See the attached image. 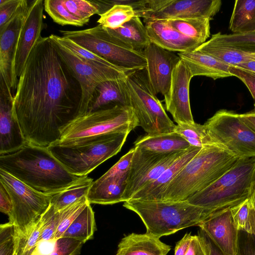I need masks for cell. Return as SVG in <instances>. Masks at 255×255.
<instances>
[{
  "mask_svg": "<svg viewBox=\"0 0 255 255\" xmlns=\"http://www.w3.org/2000/svg\"><path fill=\"white\" fill-rule=\"evenodd\" d=\"M81 88L49 36L34 45L19 77L13 108L26 142L48 147L79 116Z\"/></svg>",
  "mask_w": 255,
  "mask_h": 255,
  "instance_id": "cell-1",
  "label": "cell"
},
{
  "mask_svg": "<svg viewBox=\"0 0 255 255\" xmlns=\"http://www.w3.org/2000/svg\"><path fill=\"white\" fill-rule=\"evenodd\" d=\"M0 169L47 194L63 191L84 177L70 173L47 147L27 142L15 151L0 155Z\"/></svg>",
  "mask_w": 255,
  "mask_h": 255,
  "instance_id": "cell-2",
  "label": "cell"
},
{
  "mask_svg": "<svg viewBox=\"0 0 255 255\" xmlns=\"http://www.w3.org/2000/svg\"><path fill=\"white\" fill-rule=\"evenodd\" d=\"M239 159L214 144L202 147L167 185L159 201L186 200L224 174Z\"/></svg>",
  "mask_w": 255,
  "mask_h": 255,
  "instance_id": "cell-3",
  "label": "cell"
},
{
  "mask_svg": "<svg viewBox=\"0 0 255 255\" xmlns=\"http://www.w3.org/2000/svg\"><path fill=\"white\" fill-rule=\"evenodd\" d=\"M123 206L141 219L146 233L160 238L180 230L199 225L214 212L187 201H156L131 199Z\"/></svg>",
  "mask_w": 255,
  "mask_h": 255,
  "instance_id": "cell-4",
  "label": "cell"
},
{
  "mask_svg": "<svg viewBox=\"0 0 255 255\" xmlns=\"http://www.w3.org/2000/svg\"><path fill=\"white\" fill-rule=\"evenodd\" d=\"M255 183V157L239 159L220 178L186 201L213 212L249 198Z\"/></svg>",
  "mask_w": 255,
  "mask_h": 255,
  "instance_id": "cell-5",
  "label": "cell"
},
{
  "mask_svg": "<svg viewBox=\"0 0 255 255\" xmlns=\"http://www.w3.org/2000/svg\"><path fill=\"white\" fill-rule=\"evenodd\" d=\"M138 126L131 107L116 105L78 117L63 129L60 139L54 143L74 145L107 134L129 133Z\"/></svg>",
  "mask_w": 255,
  "mask_h": 255,
  "instance_id": "cell-6",
  "label": "cell"
},
{
  "mask_svg": "<svg viewBox=\"0 0 255 255\" xmlns=\"http://www.w3.org/2000/svg\"><path fill=\"white\" fill-rule=\"evenodd\" d=\"M128 133H112L74 145L53 143L47 147L71 174L87 176L101 164L122 149Z\"/></svg>",
  "mask_w": 255,
  "mask_h": 255,
  "instance_id": "cell-7",
  "label": "cell"
},
{
  "mask_svg": "<svg viewBox=\"0 0 255 255\" xmlns=\"http://www.w3.org/2000/svg\"><path fill=\"white\" fill-rule=\"evenodd\" d=\"M139 126L149 135L174 132L176 125L167 115L148 80L145 69L129 73L124 79Z\"/></svg>",
  "mask_w": 255,
  "mask_h": 255,
  "instance_id": "cell-8",
  "label": "cell"
},
{
  "mask_svg": "<svg viewBox=\"0 0 255 255\" xmlns=\"http://www.w3.org/2000/svg\"><path fill=\"white\" fill-rule=\"evenodd\" d=\"M62 36L95 53L117 66L129 70L145 69L146 59L144 51L134 49L98 25L80 30H64Z\"/></svg>",
  "mask_w": 255,
  "mask_h": 255,
  "instance_id": "cell-9",
  "label": "cell"
},
{
  "mask_svg": "<svg viewBox=\"0 0 255 255\" xmlns=\"http://www.w3.org/2000/svg\"><path fill=\"white\" fill-rule=\"evenodd\" d=\"M204 126L213 144L239 159L255 157V133L239 114L220 110Z\"/></svg>",
  "mask_w": 255,
  "mask_h": 255,
  "instance_id": "cell-10",
  "label": "cell"
},
{
  "mask_svg": "<svg viewBox=\"0 0 255 255\" xmlns=\"http://www.w3.org/2000/svg\"><path fill=\"white\" fill-rule=\"evenodd\" d=\"M0 183L12 204L9 222L15 226L17 236L26 234L49 208L53 194L38 191L0 169Z\"/></svg>",
  "mask_w": 255,
  "mask_h": 255,
  "instance_id": "cell-11",
  "label": "cell"
},
{
  "mask_svg": "<svg viewBox=\"0 0 255 255\" xmlns=\"http://www.w3.org/2000/svg\"><path fill=\"white\" fill-rule=\"evenodd\" d=\"M220 0H139L135 16L143 21L175 18H207L211 20L219 11Z\"/></svg>",
  "mask_w": 255,
  "mask_h": 255,
  "instance_id": "cell-12",
  "label": "cell"
},
{
  "mask_svg": "<svg viewBox=\"0 0 255 255\" xmlns=\"http://www.w3.org/2000/svg\"><path fill=\"white\" fill-rule=\"evenodd\" d=\"M134 147L124 202L130 200L141 188L156 180L186 150L161 153Z\"/></svg>",
  "mask_w": 255,
  "mask_h": 255,
  "instance_id": "cell-13",
  "label": "cell"
},
{
  "mask_svg": "<svg viewBox=\"0 0 255 255\" xmlns=\"http://www.w3.org/2000/svg\"><path fill=\"white\" fill-rule=\"evenodd\" d=\"M50 38L61 59L79 84L81 92L79 116L85 115L88 113L99 84L106 81L122 79L87 63L61 43Z\"/></svg>",
  "mask_w": 255,
  "mask_h": 255,
  "instance_id": "cell-14",
  "label": "cell"
},
{
  "mask_svg": "<svg viewBox=\"0 0 255 255\" xmlns=\"http://www.w3.org/2000/svg\"><path fill=\"white\" fill-rule=\"evenodd\" d=\"M29 4L27 0H23L14 15L0 27V84L11 92L16 90L18 82L15 56L18 36Z\"/></svg>",
  "mask_w": 255,
  "mask_h": 255,
  "instance_id": "cell-15",
  "label": "cell"
},
{
  "mask_svg": "<svg viewBox=\"0 0 255 255\" xmlns=\"http://www.w3.org/2000/svg\"><path fill=\"white\" fill-rule=\"evenodd\" d=\"M192 77L186 64L180 60L172 72L170 88L164 95L165 109L177 124L195 122L189 96L190 83Z\"/></svg>",
  "mask_w": 255,
  "mask_h": 255,
  "instance_id": "cell-16",
  "label": "cell"
},
{
  "mask_svg": "<svg viewBox=\"0 0 255 255\" xmlns=\"http://www.w3.org/2000/svg\"><path fill=\"white\" fill-rule=\"evenodd\" d=\"M145 68L155 95L166 94L170 86L173 70L180 61L178 55L150 42L144 50Z\"/></svg>",
  "mask_w": 255,
  "mask_h": 255,
  "instance_id": "cell-17",
  "label": "cell"
},
{
  "mask_svg": "<svg viewBox=\"0 0 255 255\" xmlns=\"http://www.w3.org/2000/svg\"><path fill=\"white\" fill-rule=\"evenodd\" d=\"M44 0H35L29 4L18 36L15 56L14 67L17 78L22 73L32 47L41 36L44 28Z\"/></svg>",
  "mask_w": 255,
  "mask_h": 255,
  "instance_id": "cell-18",
  "label": "cell"
},
{
  "mask_svg": "<svg viewBox=\"0 0 255 255\" xmlns=\"http://www.w3.org/2000/svg\"><path fill=\"white\" fill-rule=\"evenodd\" d=\"M0 155L15 151L26 142L13 108V95L0 85Z\"/></svg>",
  "mask_w": 255,
  "mask_h": 255,
  "instance_id": "cell-19",
  "label": "cell"
},
{
  "mask_svg": "<svg viewBox=\"0 0 255 255\" xmlns=\"http://www.w3.org/2000/svg\"><path fill=\"white\" fill-rule=\"evenodd\" d=\"M204 230L227 255H236L238 229L231 208L215 212L198 226Z\"/></svg>",
  "mask_w": 255,
  "mask_h": 255,
  "instance_id": "cell-20",
  "label": "cell"
},
{
  "mask_svg": "<svg viewBox=\"0 0 255 255\" xmlns=\"http://www.w3.org/2000/svg\"><path fill=\"white\" fill-rule=\"evenodd\" d=\"M151 42L170 51L185 52L194 50L202 43L170 26L165 20L144 21Z\"/></svg>",
  "mask_w": 255,
  "mask_h": 255,
  "instance_id": "cell-21",
  "label": "cell"
},
{
  "mask_svg": "<svg viewBox=\"0 0 255 255\" xmlns=\"http://www.w3.org/2000/svg\"><path fill=\"white\" fill-rule=\"evenodd\" d=\"M201 149L191 146L170 165L159 177L141 188L130 199L160 200L167 185L178 174L183 166L196 155Z\"/></svg>",
  "mask_w": 255,
  "mask_h": 255,
  "instance_id": "cell-22",
  "label": "cell"
},
{
  "mask_svg": "<svg viewBox=\"0 0 255 255\" xmlns=\"http://www.w3.org/2000/svg\"><path fill=\"white\" fill-rule=\"evenodd\" d=\"M177 55L184 62L193 77L204 76L214 80L233 76L230 65L210 56L193 50Z\"/></svg>",
  "mask_w": 255,
  "mask_h": 255,
  "instance_id": "cell-23",
  "label": "cell"
},
{
  "mask_svg": "<svg viewBox=\"0 0 255 255\" xmlns=\"http://www.w3.org/2000/svg\"><path fill=\"white\" fill-rule=\"evenodd\" d=\"M171 247L150 234L131 233L118 245L116 255H166Z\"/></svg>",
  "mask_w": 255,
  "mask_h": 255,
  "instance_id": "cell-24",
  "label": "cell"
},
{
  "mask_svg": "<svg viewBox=\"0 0 255 255\" xmlns=\"http://www.w3.org/2000/svg\"><path fill=\"white\" fill-rule=\"evenodd\" d=\"M128 175L93 181L86 196L91 204L112 205L124 202L123 196L127 186Z\"/></svg>",
  "mask_w": 255,
  "mask_h": 255,
  "instance_id": "cell-25",
  "label": "cell"
},
{
  "mask_svg": "<svg viewBox=\"0 0 255 255\" xmlns=\"http://www.w3.org/2000/svg\"><path fill=\"white\" fill-rule=\"evenodd\" d=\"M116 105L130 107L124 79L106 81L99 84L88 113Z\"/></svg>",
  "mask_w": 255,
  "mask_h": 255,
  "instance_id": "cell-26",
  "label": "cell"
},
{
  "mask_svg": "<svg viewBox=\"0 0 255 255\" xmlns=\"http://www.w3.org/2000/svg\"><path fill=\"white\" fill-rule=\"evenodd\" d=\"M134 145L144 150L161 153L184 151L191 146L182 136L174 131L141 135L135 140Z\"/></svg>",
  "mask_w": 255,
  "mask_h": 255,
  "instance_id": "cell-27",
  "label": "cell"
},
{
  "mask_svg": "<svg viewBox=\"0 0 255 255\" xmlns=\"http://www.w3.org/2000/svg\"><path fill=\"white\" fill-rule=\"evenodd\" d=\"M49 36L73 52L87 63L100 70L114 75L122 79H125L129 73L133 71L114 65L68 38L54 34H50Z\"/></svg>",
  "mask_w": 255,
  "mask_h": 255,
  "instance_id": "cell-28",
  "label": "cell"
},
{
  "mask_svg": "<svg viewBox=\"0 0 255 255\" xmlns=\"http://www.w3.org/2000/svg\"><path fill=\"white\" fill-rule=\"evenodd\" d=\"M105 29L111 35L137 50L144 51L151 42L145 25L137 16L117 29Z\"/></svg>",
  "mask_w": 255,
  "mask_h": 255,
  "instance_id": "cell-29",
  "label": "cell"
},
{
  "mask_svg": "<svg viewBox=\"0 0 255 255\" xmlns=\"http://www.w3.org/2000/svg\"><path fill=\"white\" fill-rule=\"evenodd\" d=\"M234 34L255 31V0H236L229 23Z\"/></svg>",
  "mask_w": 255,
  "mask_h": 255,
  "instance_id": "cell-30",
  "label": "cell"
},
{
  "mask_svg": "<svg viewBox=\"0 0 255 255\" xmlns=\"http://www.w3.org/2000/svg\"><path fill=\"white\" fill-rule=\"evenodd\" d=\"M96 230L94 212L89 203L70 224L62 237L72 238L84 244L93 238Z\"/></svg>",
  "mask_w": 255,
  "mask_h": 255,
  "instance_id": "cell-31",
  "label": "cell"
},
{
  "mask_svg": "<svg viewBox=\"0 0 255 255\" xmlns=\"http://www.w3.org/2000/svg\"><path fill=\"white\" fill-rule=\"evenodd\" d=\"M194 50L210 55L230 66L255 62V52L212 45L204 42Z\"/></svg>",
  "mask_w": 255,
  "mask_h": 255,
  "instance_id": "cell-32",
  "label": "cell"
},
{
  "mask_svg": "<svg viewBox=\"0 0 255 255\" xmlns=\"http://www.w3.org/2000/svg\"><path fill=\"white\" fill-rule=\"evenodd\" d=\"M172 27L203 44L210 35V19L175 18L165 20Z\"/></svg>",
  "mask_w": 255,
  "mask_h": 255,
  "instance_id": "cell-33",
  "label": "cell"
},
{
  "mask_svg": "<svg viewBox=\"0 0 255 255\" xmlns=\"http://www.w3.org/2000/svg\"><path fill=\"white\" fill-rule=\"evenodd\" d=\"M93 182V179L84 176L78 182L52 196L50 205L58 211L86 196Z\"/></svg>",
  "mask_w": 255,
  "mask_h": 255,
  "instance_id": "cell-34",
  "label": "cell"
},
{
  "mask_svg": "<svg viewBox=\"0 0 255 255\" xmlns=\"http://www.w3.org/2000/svg\"><path fill=\"white\" fill-rule=\"evenodd\" d=\"M113 6L106 11L100 14L97 22L105 28L115 29L135 16L133 7L122 3V0L111 1Z\"/></svg>",
  "mask_w": 255,
  "mask_h": 255,
  "instance_id": "cell-35",
  "label": "cell"
},
{
  "mask_svg": "<svg viewBox=\"0 0 255 255\" xmlns=\"http://www.w3.org/2000/svg\"><path fill=\"white\" fill-rule=\"evenodd\" d=\"M206 43L223 47L255 52V31L241 34H223L220 32L212 35Z\"/></svg>",
  "mask_w": 255,
  "mask_h": 255,
  "instance_id": "cell-36",
  "label": "cell"
},
{
  "mask_svg": "<svg viewBox=\"0 0 255 255\" xmlns=\"http://www.w3.org/2000/svg\"><path fill=\"white\" fill-rule=\"evenodd\" d=\"M44 7L53 20L59 25L80 27L88 23L73 15L65 7L63 0H45Z\"/></svg>",
  "mask_w": 255,
  "mask_h": 255,
  "instance_id": "cell-37",
  "label": "cell"
},
{
  "mask_svg": "<svg viewBox=\"0 0 255 255\" xmlns=\"http://www.w3.org/2000/svg\"><path fill=\"white\" fill-rule=\"evenodd\" d=\"M174 132L182 136L191 146L202 148L213 144L210 140L204 125L176 124Z\"/></svg>",
  "mask_w": 255,
  "mask_h": 255,
  "instance_id": "cell-38",
  "label": "cell"
},
{
  "mask_svg": "<svg viewBox=\"0 0 255 255\" xmlns=\"http://www.w3.org/2000/svg\"><path fill=\"white\" fill-rule=\"evenodd\" d=\"M44 228V221L41 218L25 235L17 236L16 255H31L39 241Z\"/></svg>",
  "mask_w": 255,
  "mask_h": 255,
  "instance_id": "cell-39",
  "label": "cell"
},
{
  "mask_svg": "<svg viewBox=\"0 0 255 255\" xmlns=\"http://www.w3.org/2000/svg\"><path fill=\"white\" fill-rule=\"evenodd\" d=\"M63 3L73 15L87 23L93 15L102 13L101 7L97 0H63Z\"/></svg>",
  "mask_w": 255,
  "mask_h": 255,
  "instance_id": "cell-40",
  "label": "cell"
},
{
  "mask_svg": "<svg viewBox=\"0 0 255 255\" xmlns=\"http://www.w3.org/2000/svg\"><path fill=\"white\" fill-rule=\"evenodd\" d=\"M89 203L86 196H83L74 203L61 210L62 217L55 234V240L62 237L70 224Z\"/></svg>",
  "mask_w": 255,
  "mask_h": 255,
  "instance_id": "cell-41",
  "label": "cell"
},
{
  "mask_svg": "<svg viewBox=\"0 0 255 255\" xmlns=\"http://www.w3.org/2000/svg\"><path fill=\"white\" fill-rule=\"evenodd\" d=\"M17 230L10 222L0 226V255H14L16 251Z\"/></svg>",
  "mask_w": 255,
  "mask_h": 255,
  "instance_id": "cell-42",
  "label": "cell"
},
{
  "mask_svg": "<svg viewBox=\"0 0 255 255\" xmlns=\"http://www.w3.org/2000/svg\"><path fill=\"white\" fill-rule=\"evenodd\" d=\"M61 210L56 211L50 205L49 208L42 216L44 221V228L39 241L55 240V236L61 220Z\"/></svg>",
  "mask_w": 255,
  "mask_h": 255,
  "instance_id": "cell-43",
  "label": "cell"
},
{
  "mask_svg": "<svg viewBox=\"0 0 255 255\" xmlns=\"http://www.w3.org/2000/svg\"><path fill=\"white\" fill-rule=\"evenodd\" d=\"M250 209L249 198L231 207L233 219L238 230H242L252 233Z\"/></svg>",
  "mask_w": 255,
  "mask_h": 255,
  "instance_id": "cell-44",
  "label": "cell"
},
{
  "mask_svg": "<svg viewBox=\"0 0 255 255\" xmlns=\"http://www.w3.org/2000/svg\"><path fill=\"white\" fill-rule=\"evenodd\" d=\"M134 147L131 148L105 173L97 179L98 181L122 177L128 174Z\"/></svg>",
  "mask_w": 255,
  "mask_h": 255,
  "instance_id": "cell-45",
  "label": "cell"
},
{
  "mask_svg": "<svg viewBox=\"0 0 255 255\" xmlns=\"http://www.w3.org/2000/svg\"><path fill=\"white\" fill-rule=\"evenodd\" d=\"M83 244L72 238L61 237L56 240V248L49 255H78Z\"/></svg>",
  "mask_w": 255,
  "mask_h": 255,
  "instance_id": "cell-46",
  "label": "cell"
},
{
  "mask_svg": "<svg viewBox=\"0 0 255 255\" xmlns=\"http://www.w3.org/2000/svg\"><path fill=\"white\" fill-rule=\"evenodd\" d=\"M236 255H255V235L244 230L238 231Z\"/></svg>",
  "mask_w": 255,
  "mask_h": 255,
  "instance_id": "cell-47",
  "label": "cell"
},
{
  "mask_svg": "<svg viewBox=\"0 0 255 255\" xmlns=\"http://www.w3.org/2000/svg\"><path fill=\"white\" fill-rule=\"evenodd\" d=\"M23 0H0V27L16 13Z\"/></svg>",
  "mask_w": 255,
  "mask_h": 255,
  "instance_id": "cell-48",
  "label": "cell"
},
{
  "mask_svg": "<svg viewBox=\"0 0 255 255\" xmlns=\"http://www.w3.org/2000/svg\"><path fill=\"white\" fill-rule=\"evenodd\" d=\"M229 71L233 76H236L240 79L249 90L254 100L255 110V74L235 66H231Z\"/></svg>",
  "mask_w": 255,
  "mask_h": 255,
  "instance_id": "cell-49",
  "label": "cell"
},
{
  "mask_svg": "<svg viewBox=\"0 0 255 255\" xmlns=\"http://www.w3.org/2000/svg\"><path fill=\"white\" fill-rule=\"evenodd\" d=\"M198 236L200 240L205 255H227L204 230L199 228Z\"/></svg>",
  "mask_w": 255,
  "mask_h": 255,
  "instance_id": "cell-50",
  "label": "cell"
},
{
  "mask_svg": "<svg viewBox=\"0 0 255 255\" xmlns=\"http://www.w3.org/2000/svg\"><path fill=\"white\" fill-rule=\"evenodd\" d=\"M12 210L10 197L3 186L0 183V211L9 216Z\"/></svg>",
  "mask_w": 255,
  "mask_h": 255,
  "instance_id": "cell-51",
  "label": "cell"
},
{
  "mask_svg": "<svg viewBox=\"0 0 255 255\" xmlns=\"http://www.w3.org/2000/svg\"><path fill=\"white\" fill-rule=\"evenodd\" d=\"M56 240L40 241L32 253L35 255H49L56 248Z\"/></svg>",
  "mask_w": 255,
  "mask_h": 255,
  "instance_id": "cell-52",
  "label": "cell"
},
{
  "mask_svg": "<svg viewBox=\"0 0 255 255\" xmlns=\"http://www.w3.org/2000/svg\"><path fill=\"white\" fill-rule=\"evenodd\" d=\"M185 255H205L204 250L198 235L192 236Z\"/></svg>",
  "mask_w": 255,
  "mask_h": 255,
  "instance_id": "cell-53",
  "label": "cell"
},
{
  "mask_svg": "<svg viewBox=\"0 0 255 255\" xmlns=\"http://www.w3.org/2000/svg\"><path fill=\"white\" fill-rule=\"evenodd\" d=\"M191 233H186L183 238L176 243L174 255H185L191 240Z\"/></svg>",
  "mask_w": 255,
  "mask_h": 255,
  "instance_id": "cell-54",
  "label": "cell"
},
{
  "mask_svg": "<svg viewBox=\"0 0 255 255\" xmlns=\"http://www.w3.org/2000/svg\"><path fill=\"white\" fill-rule=\"evenodd\" d=\"M239 115L243 122L255 133V110Z\"/></svg>",
  "mask_w": 255,
  "mask_h": 255,
  "instance_id": "cell-55",
  "label": "cell"
},
{
  "mask_svg": "<svg viewBox=\"0 0 255 255\" xmlns=\"http://www.w3.org/2000/svg\"><path fill=\"white\" fill-rule=\"evenodd\" d=\"M235 66L255 74V62L242 63Z\"/></svg>",
  "mask_w": 255,
  "mask_h": 255,
  "instance_id": "cell-56",
  "label": "cell"
},
{
  "mask_svg": "<svg viewBox=\"0 0 255 255\" xmlns=\"http://www.w3.org/2000/svg\"><path fill=\"white\" fill-rule=\"evenodd\" d=\"M250 218L252 228V233L255 235V211L251 205Z\"/></svg>",
  "mask_w": 255,
  "mask_h": 255,
  "instance_id": "cell-57",
  "label": "cell"
},
{
  "mask_svg": "<svg viewBox=\"0 0 255 255\" xmlns=\"http://www.w3.org/2000/svg\"><path fill=\"white\" fill-rule=\"evenodd\" d=\"M249 198L251 206L255 211V183L254 185L252 192Z\"/></svg>",
  "mask_w": 255,
  "mask_h": 255,
  "instance_id": "cell-58",
  "label": "cell"
},
{
  "mask_svg": "<svg viewBox=\"0 0 255 255\" xmlns=\"http://www.w3.org/2000/svg\"><path fill=\"white\" fill-rule=\"evenodd\" d=\"M31 255H35L34 254L32 253Z\"/></svg>",
  "mask_w": 255,
  "mask_h": 255,
  "instance_id": "cell-59",
  "label": "cell"
},
{
  "mask_svg": "<svg viewBox=\"0 0 255 255\" xmlns=\"http://www.w3.org/2000/svg\"><path fill=\"white\" fill-rule=\"evenodd\" d=\"M14 255H16L15 254H14Z\"/></svg>",
  "mask_w": 255,
  "mask_h": 255,
  "instance_id": "cell-60",
  "label": "cell"
}]
</instances>
